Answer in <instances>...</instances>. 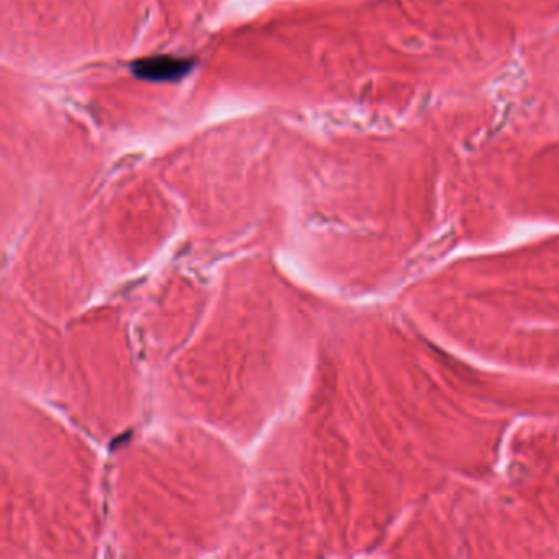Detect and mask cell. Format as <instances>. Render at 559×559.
Listing matches in <instances>:
<instances>
[{"instance_id":"cell-1","label":"cell","mask_w":559,"mask_h":559,"mask_svg":"<svg viewBox=\"0 0 559 559\" xmlns=\"http://www.w3.org/2000/svg\"><path fill=\"white\" fill-rule=\"evenodd\" d=\"M192 67V59L173 54H156L134 61L132 72L139 79L149 82H175L188 76Z\"/></svg>"}]
</instances>
